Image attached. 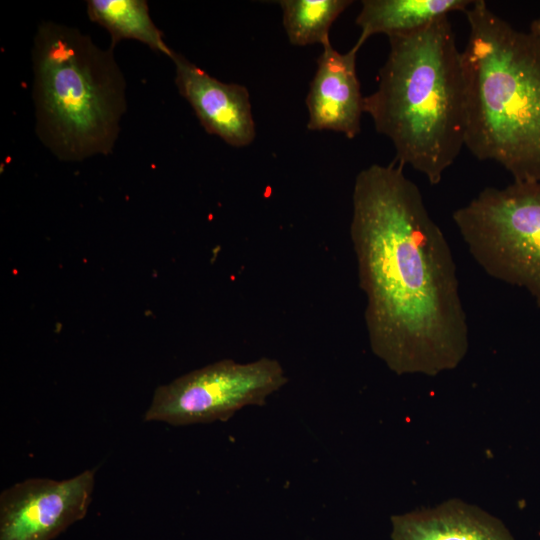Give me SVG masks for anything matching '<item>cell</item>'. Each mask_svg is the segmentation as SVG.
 Segmentation results:
<instances>
[{"instance_id":"cell-9","label":"cell","mask_w":540,"mask_h":540,"mask_svg":"<svg viewBox=\"0 0 540 540\" xmlns=\"http://www.w3.org/2000/svg\"><path fill=\"white\" fill-rule=\"evenodd\" d=\"M356 44L346 53L323 45L306 97L308 130H330L355 138L361 131L364 96L356 72Z\"/></svg>"},{"instance_id":"cell-8","label":"cell","mask_w":540,"mask_h":540,"mask_svg":"<svg viewBox=\"0 0 540 540\" xmlns=\"http://www.w3.org/2000/svg\"><path fill=\"white\" fill-rule=\"evenodd\" d=\"M175 84L209 134L233 147H245L255 138L249 92L243 85L225 83L209 75L173 50Z\"/></svg>"},{"instance_id":"cell-14","label":"cell","mask_w":540,"mask_h":540,"mask_svg":"<svg viewBox=\"0 0 540 540\" xmlns=\"http://www.w3.org/2000/svg\"><path fill=\"white\" fill-rule=\"evenodd\" d=\"M529 31L540 39V16L532 21Z\"/></svg>"},{"instance_id":"cell-11","label":"cell","mask_w":540,"mask_h":540,"mask_svg":"<svg viewBox=\"0 0 540 540\" xmlns=\"http://www.w3.org/2000/svg\"><path fill=\"white\" fill-rule=\"evenodd\" d=\"M473 0H363L356 24L361 28L355 43L361 47L374 34L387 37L420 29L452 12H465Z\"/></svg>"},{"instance_id":"cell-6","label":"cell","mask_w":540,"mask_h":540,"mask_svg":"<svg viewBox=\"0 0 540 540\" xmlns=\"http://www.w3.org/2000/svg\"><path fill=\"white\" fill-rule=\"evenodd\" d=\"M287 382L276 359L219 360L159 386L144 420L174 426L225 422L244 407L263 406Z\"/></svg>"},{"instance_id":"cell-7","label":"cell","mask_w":540,"mask_h":540,"mask_svg":"<svg viewBox=\"0 0 540 540\" xmlns=\"http://www.w3.org/2000/svg\"><path fill=\"white\" fill-rule=\"evenodd\" d=\"M95 470L66 480L31 478L0 496V540H52L82 519L90 505Z\"/></svg>"},{"instance_id":"cell-2","label":"cell","mask_w":540,"mask_h":540,"mask_svg":"<svg viewBox=\"0 0 540 540\" xmlns=\"http://www.w3.org/2000/svg\"><path fill=\"white\" fill-rule=\"evenodd\" d=\"M388 39V57L377 89L364 97V112L391 140L395 162L435 185L465 147L462 51L448 16Z\"/></svg>"},{"instance_id":"cell-12","label":"cell","mask_w":540,"mask_h":540,"mask_svg":"<svg viewBox=\"0 0 540 540\" xmlns=\"http://www.w3.org/2000/svg\"><path fill=\"white\" fill-rule=\"evenodd\" d=\"M86 6L90 21L109 32L111 47L132 39L170 58L173 49L166 45L163 33L154 24L145 0H88Z\"/></svg>"},{"instance_id":"cell-4","label":"cell","mask_w":540,"mask_h":540,"mask_svg":"<svg viewBox=\"0 0 540 540\" xmlns=\"http://www.w3.org/2000/svg\"><path fill=\"white\" fill-rule=\"evenodd\" d=\"M79 29L43 21L32 47L35 132L61 161L112 153L127 109L114 57Z\"/></svg>"},{"instance_id":"cell-5","label":"cell","mask_w":540,"mask_h":540,"mask_svg":"<svg viewBox=\"0 0 540 540\" xmlns=\"http://www.w3.org/2000/svg\"><path fill=\"white\" fill-rule=\"evenodd\" d=\"M452 217L477 264L540 307V180L486 187Z\"/></svg>"},{"instance_id":"cell-13","label":"cell","mask_w":540,"mask_h":540,"mask_svg":"<svg viewBox=\"0 0 540 540\" xmlns=\"http://www.w3.org/2000/svg\"><path fill=\"white\" fill-rule=\"evenodd\" d=\"M350 0H281L283 25L292 45L306 46L330 42L329 30Z\"/></svg>"},{"instance_id":"cell-1","label":"cell","mask_w":540,"mask_h":540,"mask_svg":"<svg viewBox=\"0 0 540 540\" xmlns=\"http://www.w3.org/2000/svg\"><path fill=\"white\" fill-rule=\"evenodd\" d=\"M350 237L372 352L398 375L456 368L469 347L456 265L419 187L399 163L360 171Z\"/></svg>"},{"instance_id":"cell-10","label":"cell","mask_w":540,"mask_h":540,"mask_svg":"<svg viewBox=\"0 0 540 540\" xmlns=\"http://www.w3.org/2000/svg\"><path fill=\"white\" fill-rule=\"evenodd\" d=\"M391 524L392 540H514L501 520L455 498L394 515Z\"/></svg>"},{"instance_id":"cell-3","label":"cell","mask_w":540,"mask_h":540,"mask_svg":"<svg viewBox=\"0 0 540 540\" xmlns=\"http://www.w3.org/2000/svg\"><path fill=\"white\" fill-rule=\"evenodd\" d=\"M465 147L513 181L540 180V39L513 27L483 0L464 12Z\"/></svg>"}]
</instances>
